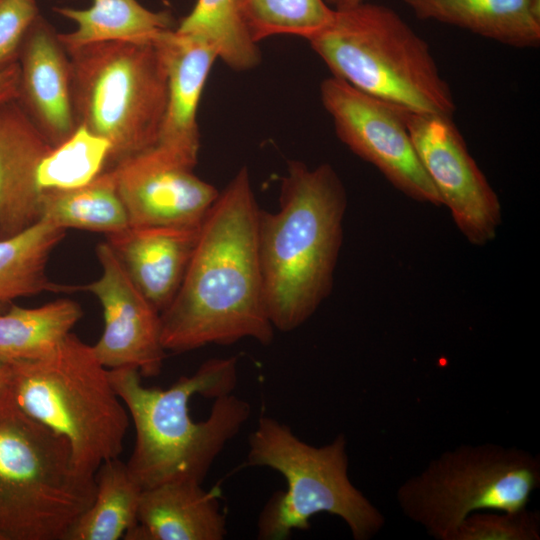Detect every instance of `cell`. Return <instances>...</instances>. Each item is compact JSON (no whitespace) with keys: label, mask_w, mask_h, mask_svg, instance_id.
I'll return each instance as SVG.
<instances>
[{"label":"cell","mask_w":540,"mask_h":540,"mask_svg":"<svg viewBox=\"0 0 540 540\" xmlns=\"http://www.w3.org/2000/svg\"><path fill=\"white\" fill-rule=\"evenodd\" d=\"M54 11L75 24L73 31L58 33L64 48L104 41L152 42L175 28L169 11L147 9L137 0H92L86 9L55 7Z\"/></svg>","instance_id":"cell-20"},{"label":"cell","mask_w":540,"mask_h":540,"mask_svg":"<svg viewBox=\"0 0 540 540\" xmlns=\"http://www.w3.org/2000/svg\"><path fill=\"white\" fill-rule=\"evenodd\" d=\"M17 102L54 148L76 130L69 56L41 15L30 27L18 59Z\"/></svg>","instance_id":"cell-14"},{"label":"cell","mask_w":540,"mask_h":540,"mask_svg":"<svg viewBox=\"0 0 540 540\" xmlns=\"http://www.w3.org/2000/svg\"><path fill=\"white\" fill-rule=\"evenodd\" d=\"M96 494L66 540H118L137 523L142 489L119 458L105 461L97 470Z\"/></svg>","instance_id":"cell-24"},{"label":"cell","mask_w":540,"mask_h":540,"mask_svg":"<svg viewBox=\"0 0 540 540\" xmlns=\"http://www.w3.org/2000/svg\"><path fill=\"white\" fill-rule=\"evenodd\" d=\"M96 494L69 443L9 404L0 411V540H66Z\"/></svg>","instance_id":"cell-6"},{"label":"cell","mask_w":540,"mask_h":540,"mask_svg":"<svg viewBox=\"0 0 540 540\" xmlns=\"http://www.w3.org/2000/svg\"><path fill=\"white\" fill-rule=\"evenodd\" d=\"M39 15L36 0H0V70L18 62L24 39Z\"/></svg>","instance_id":"cell-29"},{"label":"cell","mask_w":540,"mask_h":540,"mask_svg":"<svg viewBox=\"0 0 540 540\" xmlns=\"http://www.w3.org/2000/svg\"><path fill=\"white\" fill-rule=\"evenodd\" d=\"M82 315L79 304L67 298L34 308L12 304L0 313V360L31 361L50 354Z\"/></svg>","instance_id":"cell-22"},{"label":"cell","mask_w":540,"mask_h":540,"mask_svg":"<svg viewBox=\"0 0 540 540\" xmlns=\"http://www.w3.org/2000/svg\"><path fill=\"white\" fill-rule=\"evenodd\" d=\"M101 277L72 290L94 294L103 308L104 330L94 353L107 369L130 367L142 377L160 374L166 350L161 340L160 313L129 278L107 242L97 245Z\"/></svg>","instance_id":"cell-12"},{"label":"cell","mask_w":540,"mask_h":540,"mask_svg":"<svg viewBox=\"0 0 540 540\" xmlns=\"http://www.w3.org/2000/svg\"><path fill=\"white\" fill-rule=\"evenodd\" d=\"M175 31L208 43L218 59L235 71L251 70L260 63V49L248 34L239 0H197Z\"/></svg>","instance_id":"cell-25"},{"label":"cell","mask_w":540,"mask_h":540,"mask_svg":"<svg viewBox=\"0 0 540 540\" xmlns=\"http://www.w3.org/2000/svg\"><path fill=\"white\" fill-rule=\"evenodd\" d=\"M19 74L18 62L0 70V105L17 99Z\"/></svg>","instance_id":"cell-30"},{"label":"cell","mask_w":540,"mask_h":540,"mask_svg":"<svg viewBox=\"0 0 540 540\" xmlns=\"http://www.w3.org/2000/svg\"><path fill=\"white\" fill-rule=\"evenodd\" d=\"M163 57L168 80L167 103L155 148L193 168L198 162V108L213 64L218 60L208 43L174 29L154 39Z\"/></svg>","instance_id":"cell-15"},{"label":"cell","mask_w":540,"mask_h":540,"mask_svg":"<svg viewBox=\"0 0 540 540\" xmlns=\"http://www.w3.org/2000/svg\"><path fill=\"white\" fill-rule=\"evenodd\" d=\"M307 41L332 76L362 92L412 112L452 117L456 110L428 43L387 6L334 10Z\"/></svg>","instance_id":"cell-4"},{"label":"cell","mask_w":540,"mask_h":540,"mask_svg":"<svg viewBox=\"0 0 540 540\" xmlns=\"http://www.w3.org/2000/svg\"><path fill=\"white\" fill-rule=\"evenodd\" d=\"M65 232L40 220L13 237L0 239V313L18 298L70 290V286L52 283L46 274L50 254Z\"/></svg>","instance_id":"cell-21"},{"label":"cell","mask_w":540,"mask_h":540,"mask_svg":"<svg viewBox=\"0 0 540 540\" xmlns=\"http://www.w3.org/2000/svg\"><path fill=\"white\" fill-rule=\"evenodd\" d=\"M225 516L213 491L174 481L141 492L136 525L125 540H222Z\"/></svg>","instance_id":"cell-18"},{"label":"cell","mask_w":540,"mask_h":540,"mask_svg":"<svg viewBox=\"0 0 540 540\" xmlns=\"http://www.w3.org/2000/svg\"><path fill=\"white\" fill-rule=\"evenodd\" d=\"M260 208L241 167L203 220L180 288L160 313L166 351L251 338L270 344L274 327L263 292L258 250Z\"/></svg>","instance_id":"cell-1"},{"label":"cell","mask_w":540,"mask_h":540,"mask_svg":"<svg viewBox=\"0 0 540 540\" xmlns=\"http://www.w3.org/2000/svg\"><path fill=\"white\" fill-rule=\"evenodd\" d=\"M239 6L248 34L257 44L277 35L308 40L334 14L325 0H239Z\"/></svg>","instance_id":"cell-26"},{"label":"cell","mask_w":540,"mask_h":540,"mask_svg":"<svg viewBox=\"0 0 540 540\" xmlns=\"http://www.w3.org/2000/svg\"><path fill=\"white\" fill-rule=\"evenodd\" d=\"M10 364L11 405L64 437L82 473L119 458L129 413L92 346L69 333L50 354Z\"/></svg>","instance_id":"cell-5"},{"label":"cell","mask_w":540,"mask_h":540,"mask_svg":"<svg viewBox=\"0 0 540 540\" xmlns=\"http://www.w3.org/2000/svg\"><path fill=\"white\" fill-rule=\"evenodd\" d=\"M110 169L132 227H198L220 193L155 147Z\"/></svg>","instance_id":"cell-13"},{"label":"cell","mask_w":540,"mask_h":540,"mask_svg":"<svg viewBox=\"0 0 540 540\" xmlns=\"http://www.w3.org/2000/svg\"><path fill=\"white\" fill-rule=\"evenodd\" d=\"M236 357L213 358L167 389L148 388L137 369L109 370L136 431L128 471L142 490L163 483L202 484L217 456L250 417L247 401L232 394Z\"/></svg>","instance_id":"cell-2"},{"label":"cell","mask_w":540,"mask_h":540,"mask_svg":"<svg viewBox=\"0 0 540 540\" xmlns=\"http://www.w3.org/2000/svg\"><path fill=\"white\" fill-rule=\"evenodd\" d=\"M405 121L421 165L461 233L476 246L492 241L501 204L452 117L405 110Z\"/></svg>","instance_id":"cell-11"},{"label":"cell","mask_w":540,"mask_h":540,"mask_svg":"<svg viewBox=\"0 0 540 540\" xmlns=\"http://www.w3.org/2000/svg\"><path fill=\"white\" fill-rule=\"evenodd\" d=\"M346 439L316 447L299 439L272 417L259 418L248 439L247 462L269 467L285 479L286 490L272 495L257 522V538L285 540L294 530L310 528L319 513L340 517L355 540H367L383 526L384 517L348 477Z\"/></svg>","instance_id":"cell-8"},{"label":"cell","mask_w":540,"mask_h":540,"mask_svg":"<svg viewBox=\"0 0 540 540\" xmlns=\"http://www.w3.org/2000/svg\"><path fill=\"white\" fill-rule=\"evenodd\" d=\"M110 144L78 125L63 143L43 158L37 174L42 190L83 186L106 169Z\"/></svg>","instance_id":"cell-27"},{"label":"cell","mask_w":540,"mask_h":540,"mask_svg":"<svg viewBox=\"0 0 540 540\" xmlns=\"http://www.w3.org/2000/svg\"><path fill=\"white\" fill-rule=\"evenodd\" d=\"M41 220L65 230L76 228L106 235L129 227L112 169L80 187L43 190Z\"/></svg>","instance_id":"cell-23"},{"label":"cell","mask_w":540,"mask_h":540,"mask_svg":"<svg viewBox=\"0 0 540 540\" xmlns=\"http://www.w3.org/2000/svg\"><path fill=\"white\" fill-rule=\"evenodd\" d=\"M65 50L77 126L110 144L106 167L154 147L168 94L165 63L154 40L95 42Z\"/></svg>","instance_id":"cell-7"},{"label":"cell","mask_w":540,"mask_h":540,"mask_svg":"<svg viewBox=\"0 0 540 540\" xmlns=\"http://www.w3.org/2000/svg\"><path fill=\"white\" fill-rule=\"evenodd\" d=\"M200 227L129 226L106 235L129 278L159 313L180 288Z\"/></svg>","instance_id":"cell-17"},{"label":"cell","mask_w":540,"mask_h":540,"mask_svg":"<svg viewBox=\"0 0 540 540\" xmlns=\"http://www.w3.org/2000/svg\"><path fill=\"white\" fill-rule=\"evenodd\" d=\"M539 486L538 456L495 444L463 445L403 483L397 501L403 513L431 536L451 540L469 514L525 509Z\"/></svg>","instance_id":"cell-9"},{"label":"cell","mask_w":540,"mask_h":540,"mask_svg":"<svg viewBox=\"0 0 540 540\" xmlns=\"http://www.w3.org/2000/svg\"><path fill=\"white\" fill-rule=\"evenodd\" d=\"M540 513L521 509L513 512L482 510L469 514L451 540H539Z\"/></svg>","instance_id":"cell-28"},{"label":"cell","mask_w":540,"mask_h":540,"mask_svg":"<svg viewBox=\"0 0 540 540\" xmlns=\"http://www.w3.org/2000/svg\"><path fill=\"white\" fill-rule=\"evenodd\" d=\"M276 212L260 209L258 250L269 319L282 332L304 324L330 294L347 206L344 185L323 163L288 162Z\"/></svg>","instance_id":"cell-3"},{"label":"cell","mask_w":540,"mask_h":540,"mask_svg":"<svg viewBox=\"0 0 540 540\" xmlns=\"http://www.w3.org/2000/svg\"><path fill=\"white\" fill-rule=\"evenodd\" d=\"M52 148L17 100L0 105V239L41 220L37 174Z\"/></svg>","instance_id":"cell-16"},{"label":"cell","mask_w":540,"mask_h":540,"mask_svg":"<svg viewBox=\"0 0 540 540\" xmlns=\"http://www.w3.org/2000/svg\"><path fill=\"white\" fill-rule=\"evenodd\" d=\"M12 380L11 364L0 360V411L4 409L10 401Z\"/></svg>","instance_id":"cell-31"},{"label":"cell","mask_w":540,"mask_h":540,"mask_svg":"<svg viewBox=\"0 0 540 540\" xmlns=\"http://www.w3.org/2000/svg\"><path fill=\"white\" fill-rule=\"evenodd\" d=\"M421 20L451 25L515 48L540 44V0H403Z\"/></svg>","instance_id":"cell-19"},{"label":"cell","mask_w":540,"mask_h":540,"mask_svg":"<svg viewBox=\"0 0 540 540\" xmlns=\"http://www.w3.org/2000/svg\"><path fill=\"white\" fill-rule=\"evenodd\" d=\"M320 99L335 134L354 154L372 164L397 190L422 203L443 206L413 146L405 110L330 76Z\"/></svg>","instance_id":"cell-10"},{"label":"cell","mask_w":540,"mask_h":540,"mask_svg":"<svg viewBox=\"0 0 540 540\" xmlns=\"http://www.w3.org/2000/svg\"><path fill=\"white\" fill-rule=\"evenodd\" d=\"M334 10H341L354 7L364 2V0H325Z\"/></svg>","instance_id":"cell-32"}]
</instances>
